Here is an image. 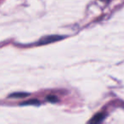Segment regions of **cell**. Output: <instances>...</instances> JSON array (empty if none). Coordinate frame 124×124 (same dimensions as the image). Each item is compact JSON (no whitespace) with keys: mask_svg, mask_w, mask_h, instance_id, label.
<instances>
[{"mask_svg":"<svg viewBox=\"0 0 124 124\" xmlns=\"http://www.w3.org/2000/svg\"><path fill=\"white\" fill-rule=\"evenodd\" d=\"M105 116H106V115L104 113H98L92 118L90 124H100L104 120Z\"/></svg>","mask_w":124,"mask_h":124,"instance_id":"6da1fadb","label":"cell"},{"mask_svg":"<svg viewBox=\"0 0 124 124\" xmlns=\"http://www.w3.org/2000/svg\"><path fill=\"white\" fill-rule=\"evenodd\" d=\"M39 104H40V101L36 99L30 100V101H23V102L20 103L21 106H27V105H39Z\"/></svg>","mask_w":124,"mask_h":124,"instance_id":"7a4b0ae2","label":"cell"},{"mask_svg":"<svg viewBox=\"0 0 124 124\" xmlns=\"http://www.w3.org/2000/svg\"><path fill=\"white\" fill-rule=\"evenodd\" d=\"M28 95H29V94L27 93H14L11 94L9 97H11V98H24V97H26Z\"/></svg>","mask_w":124,"mask_h":124,"instance_id":"3957f363","label":"cell"},{"mask_svg":"<svg viewBox=\"0 0 124 124\" xmlns=\"http://www.w3.org/2000/svg\"><path fill=\"white\" fill-rule=\"evenodd\" d=\"M48 101H50V102H57L58 100H57V97L55 96V95H49V96H47V98H46Z\"/></svg>","mask_w":124,"mask_h":124,"instance_id":"277c9868","label":"cell"}]
</instances>
